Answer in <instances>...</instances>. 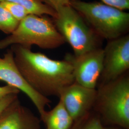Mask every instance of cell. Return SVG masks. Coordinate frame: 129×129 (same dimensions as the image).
Returning a JSON list of instances; mask_svg holds the SVG:
<instances>
[{"mask_svg": "<svg viewBox=\"0 0 129 129\" xmlns=\"http://www.w3.org/2000/svg\"><path fill=\"white\" fill-rule=\"evenodd\" d=\"M10 48L21 74L42 95L59 97L64 88L75 82L73 68L68 61L54 60L19 45H12Z\"/></svg>", "mask_w": 129, "mask_h": 129, "instance_id": "obj_1", "label": "cell"}, {"mask_svg": "<svg viewBox=\"0 0 129 129\" xmlns=\"http://www.w3.org/2000/svg\"><path fill=\"white\" fill-rule=\"evenodd\" d=\"M93 108L104 124L129 129V77L125 73L97 89Z\"/></svg>", "mask_w": 129, "mask_h": 129, "instance_id": "obj_2", "label": "cell"}, {"mask_svg": "<svg viewBox=\"0 0 129 129\" xmlns=\"http://www.w3.org/2000/svg\"><path fill=\"white\" fill-rule=\"evenodd\" d=\"M66 42L50 19L44 16L29 14L21 21L14 32L0 40V49L14 45L31 49L33 45L52 49Z\"/></svg>", "mask_w": 129, "mask_h": 129, "instance_id": "obj_3", "label": "cell"}, {"mask_svg": "<svg viewBox=\"0 0 129 129\" xmlns=\"http://www.w3.org/2000/svg\"><path fill=\"white\" fill-rule=\"evenodd\" d=\"M55 10V27L71 46L76 56L100 47L99 37L85 23L83 17L70 5L44 2Z\"/></svg>", "mask_w": 129, "mask_h": 129, "instance_id": "obj_4", "label": "cell"}, {"mask_svg": "<svg viewBox=\"0 0 129 129\" xmlns=\"http://www.w3.org/2000/svg\"><path fill=\"white\" fill-rule=\"evenodd\" d=\"M70 5L101 38L112 40L124 36L129 30V14L124 11L99 2L73 0Z\"/></svg>", "mask_w": 129, "mask_h": 129, "instance_id": "obj_5", "label": "cell"}, {"mask_svg": "<svg viewBox=\"0 0 129 129\" xmlns=\"http://www.w3.org/2000/svg\"><path fill=\"white\" fill-rule=\"evenodd\" d=\"M103 51V69L99 79L101 84L119 78L129 70V35L109 40Z\"/></svg>", "mask_w": 129, "mask_h": 129, "instance_id": "obj_6", "label": "cell"}, {"mask_svg": "<svg viewBox=\"0 0 129 129\" xmlns=\"http://www.w3.org/2000/svg\"><path fill=\"white\" fill-rule=\"evenodd\" d=\"M103 58V49L99 47L78 56L67 54L64 59L72 66L75 82L95 89L102 74Z\"/></svg>", "mask_w": 129, "mask_h": 129, "instance_id": "obj_7", "label": "cell"}, {"mask_svg": "<svg viewBox=\"0 0 129 129\" xmlns=\"http://www.w3.org/2000/svg\"><path fill=\"white\" fill-rule=\"evenodd\" d=\"M0 81L25 93L37 109L40 118L44 115L46 111L45 108L51 101L35 90L26 82L15 63L14 53L11 48L7 50L3 57L0 56Z\"/></svg>", "mask_w": 129, "mask_h": 129, "instance_id": "obj_8", "label": "cell"}, {"mask_svg": "<svg viewBox=\"0 0 129 129\" xmlns=\"http://www.w3.org/2000/svg\"><path fill=\"white\" fill-rule=\"evenodd\" d=\"M97 93L96 88H86L74 82L63 89L59 98L74 121L91 111Z\"/></svg>", "mask_w": 129, "mask_h": 129, "instance_id": "obj_9", "label": "cell"}, {"mask_svg": "<svg viewBox=\"0 0 129 129\" xmlns=\"http://www.w3.org/2000/svg\"><path fill=\"white\" fill-rule=\"evenodd\" d=\"M40 121L17 98L0 114V129H40Z\"/></svg>", "mask_w": 129, "mask_h": 129, "instance_id": "obj_10", "label": "cell"}, {"mask_svg": "<svg viewBox=\"0 0 129 129\" xmlns=\"http://www.w3.org/2000/svg\"><path fill=\"white\" fill-rule=\"evenodd\" d=\"M40 120L45 125L46 129H70L74 123L60 100L52 110L46 111Z\"/></svg>", "mask_w": 129, "mask_h": 129, "instance_id": "obj_11", "label": "cell"}, {"mask_svg": "<svg viewBox=\"0 0 129 129\" xmlns=\"http://www.w3.org/2000/svg\"><path fill=\"white\" fill-rule=\"evenodd\" d=\"M0 2H9L21 5L30 14L39 16L47 15L53 18L55 16V10L42 0H0Z\"/></svg>", "mask_w": 129, "mask_h": 129, "instance_id": "obj_12", "label": "cell"}, {"mask_svg": "<svg viewBox=\"0 0 129 129\" xmlns=\"http://www.w3.org/2000/svg\"><path fill=\"white\" fill-rule=\"evenodd\" d=\"M70 129H121L115 126L104 124L99 116L89 111L81 118L74 121Z\"/></svg>", "mask_w": 129, "mask_h": 129, "instance_id": "obj_13", "label": "cell"}, {"mask_svg": "<svg viewBox=\"0 0 129 129\" xmlns=\"http://www.w3.org/2000/svg\"><path fill=\"white\" fill-rule=\"evenodd\" d=\"M19 22L5 9L0 2V30L9 35L17 27Z\"/></svg>", "mask_w": 129, "mask_h": 129, "instance_id": "obj_14", "label": "cell"}, {"mask_svg": "<svg viewBox=\"0 0 129 129\" xmlns=\"http://www.w3.org/2000/svg\"><path fill=\"white\" fill-rule=\"evenodd\" d=\"M10 14L19 22L29 14L27 10L21 5L9 2H0Z\"/></svg>", "mask_w": 129, "mask_h": 129, "instance_id": "obj_15", "label": "cell"}, {"mask_svg": "<svg viewBox=\"0 0 129 129\" xmlns=\"http://www.w3.org/2000/svg\"><path fill=\"white\" fill-rule=\"evenodd\" d=\"M103 3L123 11L129 9V0H102Z\"/></svg>", "mask_w": 129, "mask_h": 129, "instance_id": "obj_16", "label": "cell"}, {"mask_svg": "<svg viewBox=\"0 0 129 129\" xmlns=\"http://www.w3.org/2000/svg\"><path fill=\"white\" fill-rule=\"evenodd\" d=\"M20 91L12 86L7 85L5 86L0 87V101L5 96L11 94H18Z\"/></svg>", "mask_w": 129, "mask_h": 129, "instance_id": "obj_17", "label": "cell"}, {"mask_svg": "<svg viewBox=\"0 0 129 129\" xmlns=\"http://www.w3.org/2000/svg\"><path fill=\"white\" fill-rule=\"evenodd\" d=\"M17 98H18L17 94H11L2 99L0 101V114Z\"/></svg>", "mask_w": 129, "mask_h": 129, "instance_id": "obj_18", "label": "cell"}, {"mask_svg": "<svg viewBox=\"0 0 129 129\" xmlns=\"http://www.w3.org/2000/svg\"><path fill=\"white\" fill-rule=\"evenodd\" d=\"M43 2H50L59 5H70V3L73 0H42Z\"/></svg>", "mask_w": 129, "mask_h": 129, "instance_id": "obj_19", "label": "cell"}]
</instances>
